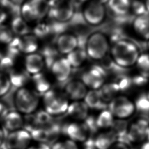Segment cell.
I'll use <instances>...</instances> for the list:
<instances>
[{
    "label": "cell",
    "instance_id": "obj_1",
    "mask_svg": "<svg viewBox=\"0 0 149 149\" xmlns=\"http://www.w3.org/2000/svg\"><path fill=\"white\" fill-rule=\"evenodd\" d=\"M109 52L112 61L124 69L135 65L140 55L137 45L126 39H120L113 42Z\"/></svg>",
    "mask_w": 149,
    "mask_h": 149
},
{
    "label": "cell",
    "instance_id": "obj_2",
    "mask_svg": "<svg viewBox=\"0 0 149 149\" xmlns=\"http://www.w3.org/2000/svg\"><path fill=\"white\" fill-rule=\"evenodd\" d=\"M13 104L22 115H28L35 113L40 105V95L33 88L27 86L17 88L13 95Z\"/></svg>",
    "mask_w": 149,
    "mask_h": 149
},
{
    "label": "cell",
    "instance_id": "obj_3",
    "mask_svg": "<svg viewBox=\"0 0 149 149\" xmlns=\"http://www.w3.org/2000/svg\"><path fill=\"white\" fill-rule=\"evenodd\" d=\"M83 47L88 59L100 62L109 52L110 41L104 33L95 31L86 38Z\"/></svg>",
    "mask_w": 149,
    "mask_h": 149
},
{
    "label": "cell",
    "instance_id": "obj_4",
    "mask_svg": "<svg viewBox=\"0 0 149 149\" xmlns=\"http://www.w3.org/2000/svg\"><path fill=\"white\" fill-rule=\"evenodd\" d=\"M42 96L44 109L49 115L56 117L66 113L70 102L63 92L51 88Z\"/></svg>",
    "mask_w": 149,
    "mask_h": 149
},
{
    "label": "cell",
    "instance_id": "obj_5",
    "mask_svg": "<svg viewBox=\"0 0 149 149\" xmlns=\"http://www.w3.org/2000/svg\"><path fill=\"white\" fill-rule=\"evenodd\" d=\"M108 72L100 65H93L81 73L80 80L90 90H99L105 83Z\"/></svg>",
    "mask_w": 149,
    "mask_h": 149
},
{
    "label": "cell",
    "instance_id": "obj_6",
    "mask_svg": "<svg viewBox=\"0 0 149 149\" xmlns=\"http://www.w3.org/2000/svg\"><path fill=\"white\" fill-rule=\"evenodd\" d=\"M107 108L118 119L128 118L136 111L134 102L123 95H118L111 100L108 104Z\"/></svg>",
    "mask_w": 149,
    "mask_h": 149
},
{
    "label": "cell",
    "instance_id": "obj_7",
    "mask_svg": "<svg viewBox=\"0 0 149 149\" xmlns=\"http://www.w3.org/2000/svg\"><path fill=\"white\" fill-rule=\"evenodd\" d=\"M61 132L68 139L77 143H84L90 138L91 134L83 121L72 120L67 122L61 127Z\"/></svg>",
    "mask_w": 149,
    "mask_h": 149
},
{
    "label": "cell",
    "instance_id": "obj_8",
    "mask_svg": "<svg viewBox=\"0 0 149 149\" xmlns=\"http://www.w3.org/2000/svg\"><path fill=\"white\" fill-rule=\"evenodd\" d=\"M105 15L106 10L104 4L97 0L88 1L83 10L84 21L93 26L101 24L104 21Z\"/></svg>",
    "mask_w": 149,
    "mask_h": 149
},
{
    "label": "cell",
    "instance_id": "obj_9",
    "mask_svg": "<svg viewBox=\"0 0 149 149\" xmlns=\"http://www.w3.org/2000/svg\"><path fill=\"white\" fill-rule=\"evenodd\" d=\"M33 141L30 133L24 129L6 134L3 146L5 149H27Z\"/></svg>",
    "mask_w": 149,
    "mask_h": 149
},
{
    "label": "cell",
    "instance_id": "obj_10",
    "mask_svg": "<svg viewBox=\"0 0 149 149\" xmlns=\"http://www.w3.org/2000/svg\"><path fill=\"white\" fill-rule=\"evenodd\" d=\"M74 6L72 0H56L54 4L50 6L49 12L54 20L64 23L72 18Z\"/></svg>",
    "mask_w": 149,
    "mask_h": 149
},
{
    "label": "cell",
    "instance_id": "obj_11",
    "mask_svg": "<svg viewBox=\"0 0 149 149\" xmlns=\"http://www.w3.org/2000/svg\"><path fill=\"white\" fill-rule=\"evenodd\" d=\"M49 69L54 79L59 83L68 81L72 73V68L66 57H58Z\"/></svg>",
    "mask_w": 149,
    "mask_h": 149
},
{
    "label": "cell",
    "instance_id": "obj_12",
    "mask_svg": "<svg viewBox=\"0 0 149 149\" xmlns=\"http://www.w3.org/2000/svg\"><path fill=\"white\" fill-rule=\"evenodd\" d=\"M55 47L59 54L66 56L80 47V40L74 34L63 33L60 34L56 38Z\"/></svg>",
    "mask_w": 149,
    "mask_h": 149
},
{
    "label": "cell",
    "instance_id": "obj_13",
    "mask_svg": "<svg viewBox=\"0 0 149 149\" xmlns=\"http://www.w3.org/2000/svg\"><path fill=\"white\" fill-rule=\"evenodd\" d=\"M149 128V122L147 119L141 118L128 125L127 138V140L133 143H139L143 141L147 137Z\"/></svg>",
    "mask_w": 149,
    "mask_h": 149
},
{
    "label": "cell",
    "instance_id": "obj_14",
    "mask_svg": "<svg viewBox=\"0 0 149 149\" xmlns=\"http://www.w3.org/2000/svg\"><path fill=\"white\" fill-rule=\"evenodd\" d=\"M87 91V87L80 79L68 81L63 88V93L69 100L72 101L83 100Z\"/></svg>",
    "mask_w": 149,
    "mask_h": 149
},
{
    "label": "cell",
    "instance_id": "obj_15",
    "mask_svg": "<svg viewBox=\"0 0 149 149\" xmlns=\"http://www.w3.org/2000/svg\"><path fill=\"white\" fill-rule=\"evenodd\" d=\"M45 66L44 58L40 52L26 55L24 59V69L30 76L42 72Z\"/></svg>",
    "mask_w": 149,
    "mask_h": 149
},
{
    "label": "cell",
    "instance_id": "obj_16",
    "mask_svg": "<svg viewBox=\"0 0 149 149\" xmlns=\"http://www.w3.org/2000/svg\"><path fill=\"white\" fill-rule=\"evenodd\" d=\"M89 110L83 101H74L69 103L65 115L72 120L83 122L89 115Z\"/></svg>",
    "mask_w": 149,
    "mask_h": 149
},
{
    "label": "cell",
    "instance_id": "obj_17",
    "mask_svg": "<svg viewBox=\"0 0 149 149\" xmlns=\"http://www.w3.org/2000/svg\"><path fill=\"white\" fill-rule=\"evenodd\" d=\"M3 129L8 133L23 129L24 118L17 111H9L3 120Z\"/></svg>",
    "mask_w": 149,
    "mask_h": 149
},
{
    "label": "cell",
    "instance_id": "obj_18",
    "mask_svg": "<svg viewBox=\"0 0 149 149\" xmlns=\"http://www.w3.org/2000/svg\"><path fill=\"white\" fill-rule=\"evenodd\" d=\"M134 33L143 40H149V13L146 12L134 17L132 22Z\"/></svg>",
    "mask_w": 149,
    "mask_h": 149
},
{
    "label": "cell",
    "instance_id": "obj_19",
    "mask_svg": "<svg viewBox=\"0 0 149 149\" xmlns=\"http://www.w3.org/2000/svg\"><path fill=\"white\" fill-rule=\"evenodd\" d=\"M83 101L89 109L101 111L108 108V104L105 102L100 94L98 90H89L87 91Z\"/></svg>",
    "mask_w": 149,
    "mask_h": 149
},
{
    "label": "cell",
    "instance_id": "obj_20",
    "mask_svg": "<svg viewBox=\"0 0 149 149\" xmlns=\"http://www.w3.org/2000/svg\"><path fill=\"white\" fill-rule=\"evenodd\" d=\"M33 89L39 95H42L52 88V85L49 78L42 72L31 76Z\"/></svg>",
    "mask_w": 149,
    "mask_h": 149
},
{
    "label": "cell",
    "instance_id": "obj_21",
    "mask_svg": "<svg viewBox=\"0 0 149 149\" xmlns=\"http://www.w3.org/2000/svg\"><path fill=\"white\" fill-rule=\"evenodd\" d=\"M93 146L96 149H108L111 145L116 141L113 134L109 130H101L94 137H91Z\"/></svg>",
    "mask_w": 149,
    "mask_h": 149
},
{
    "label": "cell",
    "instance_id": "obj_22",
    "mask_svg": "<svg viewBox=\"0 0 149 149\" xmlns=\"http://www.w3.org/2000/svg\"><path fill=\"white\" fill-rule=\"evenodd\" d=\"M20 51L23 54H30L37 52L39 47L38 38L34 34H28L20 37Z\"/></svg>",
    "mask_w": 149,
    "mask_h": 149
},
{
    "label": "cell",
    "instance_id": "obj_23",
    "mask_svg": "<svg viewBox=\"0 0 149 149\" xmlns=\"http://www.w3.org/2000/svg\"><path fill=\"white\" fill-rule=\"evenodd\" d=\"M72 69L80 68L83 66L88 59L83 47H79L66 56Z\"/></svg>",
    "mask_w": 149,
    "mask_h": 149
},
{
    "label": "cell",
    "instance_id": "obj_24",
    "mask_svg": "<svg viewBox=\"0 0 149 149\" xmlns=\"http://www.w3.org/2000/svg\"><path fill=\"white\" fill-rule=\"evenodd\" d=\"M8 75L12 86L16 88V89L26 86L28 82L30 81L31 76L24 69L21 70L14 68Z\"/></svg>",
    "mask_w": 149,
    "mask_h": 149
},
{
    "label": "cell",
    "instance_id": "obj_25",
    "mask_svg": "<svg viewBox=\"0 0 149 149\" xmlns=\"http://www.w3.org/2000/svg\"><path fill=\"white\" fill-rule=\"evenodd\" d=\"M115 120V117L110 111L104 109L100 111L95 116V123L98 130H108L111 129Z\"/></svg>",
    "mask_w": 149,
    "mask_h": 149
},
{
    "label": "cell",
    "instance_id": "obj_26",
    "mask_svg": "<svg viewBox=\"0 0 149 149\" xmlns=\"http://www.w3.org/2000/svg\"><path fill=\"white\" fill-rule=\"evenodd\" d=\"M98 91L102 100L107 104H108L111 100L118 96V94L120 92L119 87L114 81L106 82Z\"/></svg>",
    "mask_w": 149,
    "mask_h": 149
},
{
    "label": "cell",
    "instance_id": "obj_27",
    "mask_svg": "<svg viewBox=\"0 0 149 149\" xmlns=\"http://www.w3.org/2000/svg\"><path fill=\"white\" fill-rule=\"evenodd\" d=\"M128 124L125 119H115L114 122L109 129L115 136L116 140L127 143V132Z\"/></svg>",
    "mask_w": 149,
    "mask_h": 149
},
{
    "label": "cell",
    "instance_id": "obj_28",
    "mask_svg": "<svg viewBox=\"0 0 149 149\" xmlns=\"http://www.w3.org/2000/svg\"><path fill=\"white\" fill-rule=\"evenodd\" d=\"M132 0H108L110 10L116 15L125 16L130 12Z\"/></svg>",
    "mask_w": 149,
    "mask_h": 149
},
{
    "label": "cell",
    "instance_id": "obj_29",
    "mask_svg": "<svg viewBox=\"0 0 149 149\" xmlns=\"http://www.w3.org/2000/svg\"><path fill=\"white\" fill-rule=\"evenodd\" d=\"M38 20L44 18L49 12L50 3L48 0H29Z\"/></svg>",
    "mask_w": 149,
    "mask_h": 149
},
{
    "label": "cell",
    "instance_id": "obj_30",
    "mask_svg": "<svg viewBox=\"0 0 149 149\" xmlns=\"http://www.w3.org/2000/svg\"><path fill=\"white\" fill-rule=\"evenodd\" d=\"M10 29L16 36L23 37L30 33V28L21 16H16L11 22Z\"/></svg>",
    "mask_w": 149,
    "mask_h": 149
},
{
    "label": "cell",
    "instance_id": "obj_31",
    "mask_svg": "<svg viewBox=\"0 0 149 149\" xmlns=\"http://www.w3.org/2000/svg\"><path fill=\"white\" fill-rule=\"evenodd\" d=\"M33 115L37 127H49L55 123L54 117L49 115L44 109L37 111L33 113Z\"/></svg>",
    "mask_w": 149,
    "mask_h": 149
},
{
    "label": "cell",
    "instance_id": "obj_32",
    "mask_svg": "<svg viewBox=\"0 0 149 149\" xmlns=\"http://www.w3.org/2000/svg\"><path fill=\"white\" fill-rule=\"evenodd\" d=\"M134 104L135 109L140 113H149V93L140 94L136 98Z\"/></svg>",
    "mask_w": 149,
    "mask_h": 149
},
{
    "label": "cell",
    "instance_id": "obj_33",
    "mask_svg": "<svg viewBox=\"0 0 149 149\" xmlns=\"http://www.w3.org/2000/svg\"><path fill=\"white\" fill-rule=\"evenodd\" d=\"M136 65L140 74L149 77V54L144 53L139 55Z\"/></svg>",
    "mask_w": 149,
    "mask_h": 149
},
{
    "label": "cell",
    "instance_id": "obj_34",
    "mask_svg": "<svg viewBox=\"0 0 149 149\" xmlns=\"http://www.w3.org/2000/svg\"><path fill=\"white\" fill-rule=\"evenodd\" d=\"M113 81L119 87L120 92L127 91L133 86L132 77L124 73L118 74Z\"/></svg>",
    "mask_w": 149,
    "mask_h": 149
},
{
    "label": "cell",
    "instance_id": "obj_35",
    "mask_svg": "<svg viewBox=\"0 0 149 149\" xmlns=\"http://www.w3.org/2000/svg\"><path fill=\"white\" fill-rule=\"evenodd\" d=\"M21 17L26 22H33L37 20V18L29 1H25L22 6Z\"/></svg>",
    "mask_w": 149,
    "mask_h": 149
},
{
    "label": "cell",
    "instance_id": "obj_36",
    "mask_svg": "<svg viewBox=\"0 0 149 149\" xmlns=\"http://www.w3.org/2000/svg\"><path fill=\"white\" fill-rule=\"evenodd\" d=\"M50 149H80V147L78 143L67 138L56 140L51 146Z\"/></svg>",
    "mask_w": 149,
    "mask_h": 149
},
{
    "label": "cell",
    "instance_id": "obj_37",
    "mask_svg": "<svg viewBox=\"0 0 149 149\" xmlns=\"http://www.w3.org/2000/svg\"><path fill=\"white\" fill-rule=\"evenodd\" d=\"M15 59L6 55L0 58V72L8 74L13 69Z\"/></svg>",
    "mask_w": 149,
    "mask_h": 149
},
{
    "label": "cell",
    "instance_id": "obj_38",
    "mask_svg": "<svg viewBox=\"0 0 149 149\" xmlns=\"http://www.w3.org/2000/svg\"><path fill=\"white\" fill-rule=\"evenodd\" d=\"M15 36L10 28L3 25L0 26V44L7 45L12 41Z\"/></svg>",
    "mask_w": 149,
    "mask_h": 149
},
{
    "label": "cell",
    "instance_id": "obj_39",
    "mask_svg": "<svg viewBox=\"0 0 149 149\" xmlns=\"http://www.w3.org/2000/svg\"><path fill=\"white\" fill-rule=\"evenodd\" d=\"M11 87L8 75L0 72V98L6 95L10 91Z\"/></svg>",
    "mask_w": 149,
    "mask_h": 149
},
{
    "label": "cell",
    "instance_id": "obj_40",
    "mask_svg": "<svg viewBox=\"0 0 149 149\" xmlns=\"http://www.w3.org/2000/svg\"><path fill=\"white\" fill-rule=\"evenodd\" d=\"M130 12L134 14L135 16L147 12L144 2L141 0H132Z\"/></svg>",
    "mask_w": 149,
    "mask_h": 149
},
{
    "label": "cell",
    "instance_id": "obj_41",
    "mask_svg": "<svg viewBox=\"0 0 149 149\" xmlns=\"http://www.w3.org/2000/svg\"><path fill=\"white\" fill-rule=\"evenodd\" d=\"M131 77L133 86L134 87H142L148 83V77L140 73Z\"/></svg>",
    "mask_w": 149,
    "mask_h": 149
},
{
    "label": "cell",
    "instance_id": "obj_42",
    "mask_svg": "<svg viewBox=\"0 0 149 149\" xmlns=\"http://www.w3.org/2000/svg\"><path fill=\"white\" fill-rule=\"evenodd\" d=\"M50 29L45 24H40L34 29V34L38 38H43L49 33Z\"/></svg>",
    "mask_w": 149,
    "mask_h": 149
},
{
    "label": "cell",
    "instance_id": "obj_43",
    "mask_svg": "<svg viewBox=\"0 0 149 149\" xmlns=\"http://www.w3.org/2000/svg\"><path fill=\"white\" fill-rule=\"evenodd\" d=\"M108 149H130V147L127 143L116 140L111 145Z\"/></svg>",
    "mask_w": 149,
    "mask_h": 149
},
{
    "label": "cell",
    "instance_id": "obj_44",
    "mask_svg": "<svg viewBox=\"0 0 149 149\" xmlns=\"http://www.w3.org/2000/svg\"><path fill=\"white\" fill-rule=\"evenodd\" d=\"M9 111L6 104L0 100V121L3 120Z\"/></svg>",
    "mask_w": 149,
    "mask_h": 149
},
{
    "label": "cell",
    "instance_id": "obj_45",
    "mask_svg": "<svg viewBox=\"0 0 149 149\" xmlns=\"http://www.w3.org/2000/svg\"><path fill=\"white\" fill-rule=\"evenodd\" d=\"M51 146L45 143L36 142L34 144H31L27 149H50Z\"/></svg>",
    "mask_w": 149,
    "mask_h": 149
},
{
    "label": "cell",
    "instance_id": "obj_46",
    "mask_svg": "<svg viewBox=\"0 0 149 149\" xmlns=\"http://www.w3.org/2000/svg\"><path fill=\"white\" fill-rule=\"evenodd\" d=\"M7 17L8 15L6 12L2 8H0V26L3 25V23L6 20Z\"/></svg>",
    "mask_w": 149,
    "mask_h": 149
},
{
    "label": "cell",
    "instance_id": "obj_47",
    "mask_svg": "<svg viewBox=\"0 0 149 149\" xmlns=\"http://www.w3.org/2000/svg\"><path fill=\"white\" fill-rule=\"evenodd\" d=\"M5 132V131L4 130L3 127H1L0 126V147L3 144L5 140V137L6 136Z\"/></svg>",
    "mask_w": 149,
    "mask_h": 149
},
{
    "label": "cell",
    "instance_id": "obj_48",
    "mask_svg": "<svg viewBox=\"0 0 149 149\" xmlns=\"http://www.w3.org/2000/svg\"><path fill=\"white\" fill-rule=\"evenodd\" d=\"M140 149H149V141H146L142 144Z\"/></svg>",
    "mask_w": 149,
    "mask_h": 149
},
{
    "label": "cell",
    "instance_id": "obj_49",
    "mask_svg": "<svg viewBox=\"0 0 149 149\" xmlns=\"http://www.w3.org/2000/svg\"><path fill=\"white\" fill-rule=\"evenodd\" d=\"M144 3H145L146 10L149 13V0H146L144 1Z\"/></svg>",
    "mask_w": 149,
    "mask_h": 149
},
{
    "label": "cell",
    "instance_id": "obj_50",
    "mask_svg": "<svg viewBox=\"0 0 149 149\" xmlns=\"http://www.w3.org/2000/svg\"><path fill=\"white\" fill-rule=\"evenodd\" d=\"M10 1L15 3H20L23 2L24 1H26V0H10Z\"/></svg>",
    "mask_w": 149,
    "mask_h": 149
},
{
    "label": "cell",
    "instance_id": "obj_51",
    "mask_svg": "<svg viewBox=\"0 0 149 149\" xmlns=\"http://www.w3.org/2000/svg\"><path fill=\"white\" fill-rule=\"evenodd\" d=\"M97 1L100 2L101 3H102L103 4H104L105 3H107L108 1V0H97Z\"/></svg>",
    "mask_w": 149,
    "mask_h": 149
},
{
    "label": "cell",
    "instance_id": "obj_52",
    "mask_svg": "<svg viewBox=\"0 0 149 149\" xmlns=\"http://www.w3.org/2000/svg\"><path fill=\"white\" fill-rule=\"evenodd\" d=\"M147 137L148 139V140L149 141V128L148 129V130H147Z\"/></svg>",
    "mask_w": 149,
    "mask_h": 149
},
{
    "label": "cell",
    "instance_id": "obj_53",
    "mask_svg": "<svg viewBox=\"0 0 149 149\" xmlns=\"http://www.w3.org/2000/svg\"><path fill=\"white\" fill-rule=\"evenodd\" d=\"M0 149H5V147H3V144H2V146L0 147Z\"/></svg>",
    "mask_w": 149,
    "mask_h": 149
},
{
    "label": "cell",
    "instance_id": "obj_54",
    "mask_svg": "<svg viewBox=\"0 0 149 149\" xmlns=\"http://www.w3.org/2000/svg\"><path fill=\"white\" fill-rule=\"evenodd\" d=\"M147 48H148V50H149V40H148V43H147Z\"/></svg>",
    "mask_w": 149,
    "mask_h": 149
}]
</instances>
